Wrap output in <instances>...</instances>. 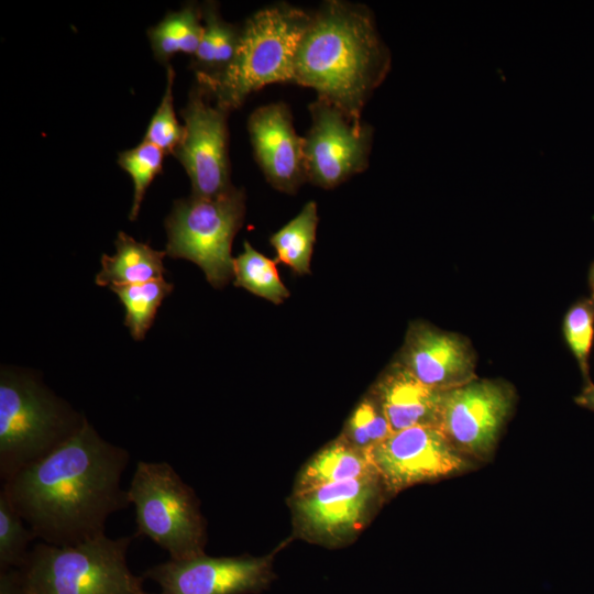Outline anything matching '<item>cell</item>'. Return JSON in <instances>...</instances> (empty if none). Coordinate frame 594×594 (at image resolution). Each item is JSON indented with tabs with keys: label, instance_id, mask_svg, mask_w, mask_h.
Returning <instances> with one entry per match:
<instances>
[{
	"label": "cell",
	"instance_id": "obj_1",
	"mask_svg": "<svg viewBox=\"0 0 594 594\" xmlns=\"http://www.w3.org/2000/svg\"><path fill=\"white\" fill-rule=\"evenodd\" d=\"M129 452L101 438L86 419L45 458L3 481L2 491L43 542L80 543L105 535L107 519L130 506L122 474Z\"/></svg>",
	"mask_w": 594,
	"mask_h": 594
},
{
	"label": "cell",
	"instance_id": "obj_2",
	"mask_svg": "<svg viewBox=\"0 0 594 594\" xmlns=\"http://www.w3.org/2000/svg\"><path fill=\"white\" fill-rule=\"evenodd\" d=\"M391 68V54L364 6L326 1L312 14L295 55L297 85L361 122L362 110Z\"/></svg>",
	"mask_w": 594,
	"mask_h": 594
},
{
	"label": "cell",
	"instance_id": "obj_3",
	"mask_svg": "<svg viewBox=\"0 0 594 594\" xmlns=\"http://www.w3.org/2000/svg\"><path fill=\"white\" fill-rule=\"evenodd\" d=\"M310 14L288 4L262 9L241 29L232 62L211 76L197 79L216 105L231 111L258 89L276 82H295L294 64Z\"/></svg>",
	"mask_w": 594,
	"mask_h": 594
},
{
	"label": "cell",
	"instance_id": "obj_4",
	"mask_svg": "<svg viewBox=\"0 0 594 594\" xmlns=\"http://www.w3.org/2000/svg\"><path fill=\"white\" fill-rule=\"evenodd\" d=\"M131 540L105 534L68 546L41 541L14 568L19 594H148L128 566Z\"/></svg>",
	"mask_w": 594,
	"mask_h": 594
},
{
	"label": "cell",
	"instance_id": "obj_5",
	"mask_svg": "<svg viewBox=\"0 0 594 594\" xmlns=\"http://www.w3.org/2000/svg\"><path fill=\"white\" fill-rule=\"evenodd\" d=\"M31 375L3 369L0 376V476L8 480L45 458L85 422Z\"/></svg>",
	"mask_w": 594,
	"mask_h": 594
},
{
	"label": "cell",
	"instance_id": "obj_6",
	"mask_svg": "<svg viewBox=\"0 0 594 594\" xmlns=\"http://www.w3.org/2000/svg\"><path fill=\"white\" fill-rule=\"evenodd\" d=\"M127 491L135 512V536L150 538L174 560L205 553L199 502L170 464L139 461Z\"/></svg>",
	"mask_w": 594,
	"mask_h": 594
},
{
	"label": "cell",
	"instance_id": "obj_7",
	"mask_svg": "<svg viewBox=\"0 0 594 594\" xmlns=\"http://www.w3.org/2000/svg\"><path fill=\"white\" fill-rule=\"evenodd\" d=\"M244 213L245 194L235 187L215 198L178 199L165 220V253L194 262L212 287L222 288L233 278L231 245Z\"/></svg>",
	"mask_w": 594,
	"mask_h": 594
},
{
	"label": "cell",
	"instance_id": "obj_8",
	"mask_svg": "<svg viewBox=\"0 0 594 594\" xmlns=\"http://www.w3.org/2000/svg\"><path fill=\"white\" fill-rule=\"evenodd\" d=\"M513 387L502 380H473L441 392L438 427L465 457L490 460L515 405Z\"/></svg>",
	"mask_w": 594,
	"mask_h": 594
},
{
	"label": "cell",
	"instance_id": "obj_9",
	"mask_svg": "<svg viewBox=\"0 0 594 594\" xmlns=\"http://www.w3.org/2000/svg\"><path fill=\"white\" fill-rule=\"evenodd\" d=\"M385 494L377 474L294 492L295 526L314 542H348L367 525Z\"/></svg>",
	"mask_w": 594,
	"mask_h": 594
},
{
	"label": "cell",
	"instance_id": "obj_10",
	"mask_svg": "<svg viewBox=\"0 0 594 594\" xmlns=\"http://www.w3.org/2000/svg\"><path fill=\"white\" fill-rule=\"evenodd\" d=\"M387 494L472 470L438 426H414L393 432L370 453Z\"/></svg>",
	"mask_w": 594,
	"mask_h": 594
},
{
	"label": "cell",
	"instance_id": "obj_11",
	"mask_svg": "<svg viewBox=\"0 0 594 594\" xmlns=\"http://www.w3.org/2000/svg\"><path fill=\"white\" fill-rule=\"evenodd\" d=\"M210 95L198 84L190 94L180 114L185 121V135L173 155L184 166L191 195L215 198L230 191L228 153L229 111L209 101Z\"/></svg>",
	"mask_w": 594,
	"mask_h": 594
},
{
	"label": "cell",
	"instance_id": "obj_12",
	"mask_svg": "<svg viewBox=\"0 0 594 594\" xmlns=\"http://www.w3.org/2000/svg\"><path fill=\"white\" fill-rule=\"evenodd\" d=\"M309 111L311 127L304 138L307 180L331 189L367 167L373 129L320 99Z\"/></svg>",
	"mask_w": 594,
	"mask_h": 594
},
{
	"label": "cell",
	"instance_id": "obj_13",
	"mask_svg": "<svg viewBox=\"0 0 594 594\" xmlns=\"http://www.w3.org/2000/svg\"><path fill=\"white\" fill-rule=\"evenodd\" d=\"M160 594H258L274 580L273 557L191 558L156 564L145 572Z\"/></svg>",
	"mask_w": 594,
	"mask_h": 594
},
{
	"label": "cell",
	"instance_id": "obj_14",
	"mask_svg": "<svg viewBox=\"0 0 594 594\" xmlns=\"http://www.w3.org/2000/svg\"><path fill=\"white\" fill-rule=\"evenodd\" d=\"M396 360L421 383L439 392L477 378L470 342L422 321L409 326Z\"/></svg>",
	"mask_w": 594,
	"mask_h": 594
},
{
	"label": "cell",
	"instance_id": "obj_15",
	"mask_svg": "<svg viewBox=\"0 0 594 594\" xmlns=\"http://www.w3.org/2000/svg\"><path fill=\"white\" fill-rule=\"evenodd\" d=\"M289 108L276 102L257 108L248 129L256 161L277 190L294 194L307 180L304 138L294 127Z\"/></svg>",
	"mask_w": 594,
	"mask_h": 594
},
{
	"label": "cell",
	"instance_id": "obj_16",
	"mask_svg": "<svg viewBox=\"0 0 594 594\" xmlns=\"http://www.w3.org/2000/svg\"><path fill=\"white\" fill-rule=\"evenodd\" d=\"M369 393L393 432L414 426H438L441 392L421 383L397 360L385 369Z\"/></svg>",
	"mask_w": 594,
	"mask_h": 594
},
{
	"label": "cell",
	"instance_id": "obj_17",
	"mask_svg": "<svg viewBox=\"0 0 594 594\" xmlns=\"http://www.w3.org/2000/svg\"><path fill=\"white\" fill-rule=\"evenodd\" d=\"M375 474L371 457L339 436L306 463L297 477L295 492Z\"/></svg>",
	"mask_w": 594,
	"mask_h": 594
},
{
	"label": "cell",
	"instance_id": "obj_18",
	"mask_svg": "<svg viewBox=\"0 0 594 594\" xmlns=\"http://www.w3.org/2000/svg\"><path fill=\"white\" fill-rule=\"evenodd\" d=\"M116 254H103L101 270L96 275L99 286H123L164 278L165 251H157L139 242L124 232H119L114 242Z\"/></svg>",
	"mask_w": 594,
	"mask_h": 594
},
{
	"label": "cell",
	"instance_id": "obj_19",
	"mask_svg": "<svg viewBox=\"0 0 594 594\" xmlns=\"http://www.w3.org/2000/svg\"><path fill=\"white\" fill-rule=\"evenodd\" d=\"M201 13L202 35L194 57L197 74L211 76L222 72L232 62L241 30L222 20L216 3H205Z\"/></svg>",
	"mask_w": 594,
	"mask_h": 594
},
{
	"label": "cell",
	"instance_id": "obj_20",
	"mask_svg": "<svg viewBox=\"0 0 594 594\" xmlns=\"http://www.w3.org/2000/svg\"><path fill=\"white\" fill-rule=\"evenodd\" d=\"M201 9L187 4L168 13L147 31L153 53L160 62H167L177 53L195 55L202 35Z\"/></svg>",
	"mask_w": 594,
	"mask_h": 594
},
{
	"label": "cell",
	"instance_id": "obj_21",
	"mask_svg": "<svg viewBox=\"0 0 594 594\" xmlns=\"http://www.w3.org/2000/svg\"><path fill=\"white\" fill-rule=\"evenodd\" d=\"M317 224V204L308 201L294 219L270 238L276 262L289 266L295 274H309Z\"/></svg>",
	"mask_w": 594,
	"mask_h": 594
},
{
	"label": "cell",
	"instance_id": "obj_22",
	"mask_svg": "<svg viewBox=\"0 0 594 594\" xmlns=\"http://www.w3.org/2000/svg\"><path fill=\"white\" fill-rule=\"evenodd\" d=\"M173 288V284L164 278L110 287L125 309L124 324L134 340L141 341L145 338L157 309Z\"/></svg>",
	"mask_w": 594,
	"mask_h": 594
},
{
	"label": "cell",
	"instance_id": "obj_23",
	"mask_svg": "<svg viewBox=\"0 0 594 594\" xmlns=\"http://www.w3.org/2000/svg\"><path fill=\"white\" fill-rule=\"evenodd\" d=\"M233 284L272 301L282 304L289 297L276 268V261L256 251L248 241L243 251L233 260Z\"/></svg>",
	"mask_w": 594,
	"mask_h": 594
},
{
	"label": "cell",
	"instance_id": "obj_24",
	"mask_svg": "<svg viewBox=\"0 0 594 594\" xmlns=\"http://www.w3.org/2000/svg\"><path fill=\"white\" fill-rule=\"evenodd\" d=\"M392 433L378 403L367 393L351 413L340 436L370 455L372 450Z\"/></svg>",
	"mask_w": 594,
	"mask_h": 594
},
{
	"label": "cell",
	"instance_id": "obj_25",
	"mask_svg": "<svg viewBox=\"0 0 594 594\" xmlns=\"http://www.w3.org/2000/svg\"><path fill=\"white\" fill-rule=\"evenodd\" d=\"M565 342L574 355L584 385L592 383L590 377V354L594 338V298L576 300L565 312L562 323Z\"/></svg>",
	"mask_w": 594,
	"mask_h": 594
},
{
	"label": "cell",
	"instance_id": "obj_26",
	"mask_svg": "<svg viewBox=\"0 0 594 594\" xmlns=\"http://www.w3.org/2000/svg\"><path fill=\"white\" fill-rule=\"evenodd\" d=\"M164 156L161 148L144 140L135 147L119 154L118 163L131 176L134 186L130 220L138 218L146 189L162 173Z\"/></svg>",
	"mask_w": 594,
	"mask_h": 594
},
{
	"label": "cell",
	"instance_id": "obj_27",
	"mask_svg": "<svg viewBox=\"0 0 594 594\" xmlns=\"http://www.w3.org/2000/svg\"><path fill=\"white\" fill-rule=\"evenodd\" d=\"M35 538L21 515L10 503L4 492L0 491V569L20 566Z\"/></svg>",
	"mask_w": 594,
	"mask_h": 594
},
{
	"label": "cell",
	"instance_id": "obj_28",
	"mask_svg": "<svg viewBox=\"0 0 594 594\" xmlns=\"http://www.w3.org/2000/svg\"><path fill=\"white\" fill-rule=\"evenodd\" d=\"M174 69L168 66L164 96L144 135V141L154 144L165 154H174L185 135V128L178 122L174 109Z\"/></svg>",
	"mask_w": 594,
	"mask_h": 594
},
{
	"label": "cell",
	"instance_id": "obj_29",
	"mask_svg": "<svg viewBox=\"0 0 594 594\" xmlns=\"http://www.w3.org/2000/svg\"><path fill=\"white\" fill-rule=\"evenodd\" d=\"M0 594H19L14 568L1 570Z\"/></svg>",
	"mask_w": 594,
	"mask_h": 594
},
{
	"label": "cell",
	"instance_id": "obj_30",
	"mask_svg": "<svg viewBox=\"0 0 594 594\" xmlns=\"http://www.w3.org/2000/svg\"><path fill=\"white\" fill-rule=\"evenodd\" d=\"M574 400L579 406L594 411V383L592 382L584 385L583 389Z\"/></svg>",
	"mask_w": 594,
	"mask_h": 594
},
{
	"label": "cell",
	"instance_id": "obj_31",
	"mask_svg": "<svg viewBox=\"0 0 594 594\" xmlns=\"http://www.w3.org/2000/svg\"><path fill=\"white\" fill-rule=\"evenodd\" d=\"M588 285L591 287V296L594 298V262L591 264L588 271Z\"/></svg>",
	"mask_w": 594,
	"mask_h": 594
}]
</instances>
